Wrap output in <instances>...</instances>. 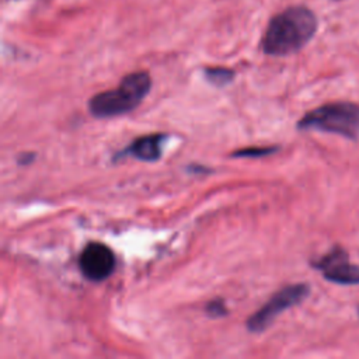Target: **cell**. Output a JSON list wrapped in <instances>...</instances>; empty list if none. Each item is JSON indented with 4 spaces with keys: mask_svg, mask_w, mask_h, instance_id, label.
<instances>
[{
    "mask_svg": "<svg viewBox=\"0 0 359 359\" xmlns=\"http://www.w3.org/2000/svg\"><path fill=\"white\" fill-rule=\"evenodd\" d=\"M318 28L316 14L306 6H292L271 18L261 48L269 56H287L306 46Z\"/></svg>",
    "mask_w": 359,
    "mask_h": 359,
    "instance_id": "6da1fadb",
    "label": "cell"
},
{
    "mask_svg": "<svg viewBox=\"0 0 359 359\" xmlns=\"http://www.w3.org/2000/svg\"><path fill=\"white\" fill-rule=\"evenodd\" d=\"M151 79L147 72L126 74L114 90L95 94L88 101L90 114L95 118H114L133 111L147 95Z\"/></svg>",
    "mask_w": 359,
    "mask_h": 359,
    "instance_id": "7a4b0ae2",
    "label": "cell"
},
{
    "mask_svg": "<svg viewBox=\"0 0 359 359\" xmlns=\"http://www.w3.org/2000/svg\"><path fill=\"white\" fill-rule=\"evenodd\" d=\"M302 130L316 129L337 133L348 139L359 137V105L348 101L324 104L309 111L299 122Z\"/></svg>",
    "mask_w": 359,
    "mask_h": 359,
    "instance_id": "3957f363",
    "label": "cell"
},
{
    "mask_svg": "<svg viewBox=\"0 0 359 359\" xmlns=\"http://www.w3.org/2000/svg\"><path fill=\"white\" fill-rule=\"evenodd\" d=\"M309 293L310 286L307 283H293L282 287L247 320V328L251 332H262L280 313L303 302Z\"/></svg>",
    "mask_w": 359,
    "mask_h": 359,
    "instance_id": "277c9868",
    "label": "cell"
},
{
    "mask_svg": "<svg viewBox=\"0 0 359 359\" xmlns=\"http://www.w3.org/2000/svg\"><path fill=\"white\" fill-rule=\"evenodd\" d=\"M311 265L321 271L323 276L330 282L359 285V265L349 262L348 252L341 245H335L325 255L313 261Z\"/></svg>",
    "mask_w": 359,
    "mask_h": 359,
    "instance_id": "5b68a950",
    "label": "cell"
},
{
    "mask_svg": "<svg viewBox=\"0 0 359 359\" xmlns=\"http://www.w3.org/2000/svg\"><path fill=\"white\" fill-rule=\"evenodd\" d=\"M79 266L87 279L100 282L107 279L114 272L115 255L108 245L93 241L88 243L80 252Z\"/></svg>",
    "mask_w": 359,
    "mask_h": 359,
    "instance_id": "8992f818",
    "label": "cell"
},
{
    "mask_svg": "<svg viewBox=\"0 0 359 359\" xmlns=\"http://www.w3.org/2000/svg\"><path fill=\"white\" fill-rule=\"evenodd\" d=\"M167 136L163 133H153L135 139L121 154H130L132 157L143 161H156L160 158L163 144Z\"/></svg>",
    "mask_w": 359,
    "mask_h": 359,
    "instance_id": "52a82bcc",
    "label": "cell"
},
{
    "mask_svg": "<svg viewBox=\"0 0 359 359\" xmlns=\"http://www.w3.org/2000/svg\"><path fill=\"white\" fill-rule=\"evenodd\" d=\"M205 77L213 86L223 87L233 81L234 72L226 67H208L205 69Z\"/></svg>",
    "mask_w": 359,
    "mask_h": 359,
    "instance_id": "ba28073f",
    "label": "cell"
},
{
    "mask_svg": "<svg viewBox=\"0 0 359 359\" xmlns=\"http://www.w3.org/2000/svg\"><path fill=\"white\" fill-rule=\"evenodd\" d=\"M278 147H250V149H241L233 153L234 157H261L271 154L276 151Z\"/></svg>",
    "mask_w": 359,
    "mask_h": 359,
    "instance_id": "9c48e42d",
    "label": "cell"
},
{
    "mask_svg": "<svg viewBox=\"0 0 359 359\" xmlns=\"http://www.w3.org/2000/svg\"><path fill=\"white\" fill-rule=\"evenodd\" d=\"M206 313L210 316V317H223L226 316L227 313V309H226V304L223 300L217 299V300H212L208 303L206 306Z\"/></svg>",
    "mask_w": 359,
    "mask_h": 359,
    "instance_id": "30bf717a",
    "label": "cell"
}]
</instances>
